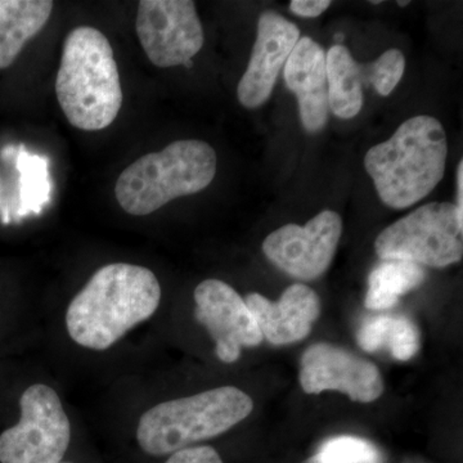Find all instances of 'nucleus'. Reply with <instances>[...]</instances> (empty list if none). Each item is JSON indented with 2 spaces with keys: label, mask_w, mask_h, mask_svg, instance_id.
<instances>
[{
  "label": "nucleus",
  "mask_w": 463,
  "mask_h": 463,
  "mask_svg": "<svg viewBox=\"0 0 463 463\" xmlns=\"http://www.w3.org/2000/svg\"><path fill=\"white\" fill-rule=\"evenodd\" d=\"M160 300V283L152 270L136 264L105 265L70 303L67 331L79 345L106 350L151 318Z\"/></svg>",
  "instance_id": "f257e3e1"
},
{
  "label": "nucleus",
  "mask_w": 463,
  "mask_h": 463,
  "mask_svg": "<svg viewBox=\"0 0 463 463\" xmlns=\"http://www.w3.org/2000/svg\"><path fill=\"white\" fill-rule=\"evenodd\" d=\"M447 134L432 116L408 118L392 138L365 154L364 166L381 201L407 209L434 191L446 173Z\"/></svg>",
  "instance_id": "f03ea898"
},
{
  "label": "nucleus",
  "mask_w": 463,
  "mask_h": 463,
  "mask_svg": "<svg viewBox=\"0 0 463 463\" xmlns=\"http://www.w3.org/2000/svg\"><path fill=\"white\" fill-rule=\"evenodd\" d=\"M54 88L63 114L76 129L97 132L114 123L123 106V90L105 33L79 26L67 35Z\"/></svg>",
  "instance_id": "7ed1b4c3"
},
{
  "label": "nucleus",
  "mask_w": 463,
  "mask_h": 463,
  "mask_svg": "<svg viewBox=\"0 0 463 463\" xmlns=\"http://www.w3.org/2000/svg\"><path fill=\"white\" fill-rule=\"evenodd\" d=\"M218 158L209 143L182 139L134 161L116 182L118 205L128 214L145 216L170 201L199 194L215 178Z\"/></svg>",
  "instance_id": "20e7f679"
},
{
  "label": "nucleus",
  "mask_w": 463,
  "mask_h": 463,
  "mask_svg": "<svg viewBox=\"0 0 463 463\" xmlns=\"http://www.w3.org/2000/svg\"><path fill=\"white\" fill-rule=\"evenodd\" d=\"M252 410V399L234 386L207 390L148 410L139 420L137 440L149 456H170L223 434Z\"/></svg>",
  "instance_id": "39448f33"
},
{
  "label": "nucleus",
  "mask_w": 463,
  "mask_h": 463,
  "mask_svg": "<svg viewBox=\"0 0 463 463\" xmlns=\"http://www.w3.org/2000/svg\"><path fill=\"white\" fill-rule=\"evenodd\" d=\"M462 221L455 203H428L381 232L374 250L383 260L446 268L463 257Z\"/></svg>",
  "instance_id": "423d86ee"
},
{
  "label": "nucleus",
  "mask_w": 463,
  "mask_h": 463,
  "mask_svg": "<svg viewBox=\"0 0 463 463\" xmlns=\"http://www.w3.org/2000/svg\"><path fill=\"white\" fill-rule=\"evenodd\" d=\"M21 419L0 435V463H61L71 440V425L61 399L36 383L20 399Z\"/></svg>",
  "instance_id": "0eeeda50"
},
{
  "label": "nucleus",
  "mask_w": 463,
  "mask_h": 463,
  "mask_svg": "<svg viewBox=\"0 0 463 463\" xmlns=\"http://www.w3.org/2000/svg\"><path fill=\"white\" fill-rule=\"evenodd\" d=\"M136 29L146 56L161 69L190 62L205 41L191 0H142Z\"/></svg>",
  "instance_id": "6e6552de"
},
{
  "label": "nucleus",
  "mask_w": 463,
  "mask_h": 463,
  "mask_svg": "<svg viewBox=\"0 0 463 463\" xmlns=\"http://www.w3.org/2000/svg\"><path fill=\"white\" fill-rule=\"evenodd\" d=\"M341 234L343 219L336 212L323 210L304 227L286 224L263 242L265 257L288 276L313 281L328 269Z\"/></svg>",
  "instance_id": "1a4fd4ad"
},
{
  "label": "nucleus",
  "mask_w": 463,
  "mask_h": 463,
  "mask_svg": "<svg viewBox=\"0 0 463 463\" xmlns=\"http://www.w3.org/2000/svg\"><path fill=\"white\" fill-rule=\"evenodd\" d=\"M298 379L307 394L337 390L359 403H371L383 392V376L376 364L331 344L307 347Z\"/></svg>",
  "instance_id": "9d476101"
},
{
  "label": "nucleus",
  "mask_w": 463,
  "mask_h": 463,
  "mask_svg": "<svg viewBox=\"0 0 463 463\" xmlns=\"http://www.w3.org/2000/svg\"><path fill=\"white\" fill-rule=\"evenodd\" d=\"M194 317L215 341L216 356L224 364L239 361L242 347L263 341L245 300L228 283L206 279L194 289Z\"/></svg>",
  "instance_id": "9b49d317"
},
{
  "label": "nucleus",
  "mask_w": 463,
  "mask_h": 463,
  "mask_svg": "<svg viewBox=\"0 0 463 463\" xmlns=\"http://www.w3.org/2000/svg\"><path fill=\"white\" fill-rule=\"evenodd\" d=\"M300 39V30L288 18L268 11L258 23V36L237 96L246 109L264 105L272 94L279 71Z\"/></svg>",
  "instance_id": "f8f14e48"
},
{
  "label": "nucleus",
  "mask_w": 463,
  "mask_h": 463,
  "mask_svg": "<svg viewBox=\"0 0 463 463\" xmlns=\"http://www.w3.org/2000/svg\"><path fill=\"white\" fill-rule=\"evenodd\" d=\"M245 303L263 339L273 345H288L306 339L321 315L318 295L303 283L289 286L279 301L252 292L246 297Z\"/></svg>",
  "instance_id": "ddd939ff"
},
{
  "label": "nucleus",
  "mask_w": 463,
  "mask_h": 463,
  "mask_svg": "<svg viewBox=\"0 0 463 463\" xmlns=\"http://www.w3.org/2000/svg\"><path fill=\"white\" fill-rule=\"evenodd\" d=\"M283 74L288 90L298 97L304 129L319 132L327 124L330 111L326 53L321 45L307 36L298 39Z\"/></svg>",
  "instance_id": "4468645a"
},
{
  "label": "nucleus",
  "mask_w": 463,
  "mask_h": 463,
  "mask_svg": "<svg viewBox=\"0 0 463 463\" xmlns=\"http://www.w3.org/2000/svg\"><path fill=\"white\" fill-rule=\"evenodd\" d=\"M51 0H0V69L16 61L27 42L50 20Z\"/></svg>",
  "instance_id": "2eb2a0df"
},
{
  "label": "nucleus",
  "mask_w": 463,
  "mask_h": 463,
  "mask_svg": "<svg viewBox=\"0 0 463 463\" xmlns=\"http://www.w3.org/2000/svg\"><path fill=\"white\" fill-rule=\"evenodd\" d=\"M328 105L340 118H353L364 108V87L368 85L367 65H361L344 45L335 44L326 54Z\"/></svg>",
  "instance_id": "dca6fc26"
},
{
  "label": "nucleus",
  "mask_w": 463,
  "mask_h": 463,
  "mask_svg": "<svg viewBox=\"0 0 463 463\" xmlns=\"http://www.w3.org/2000/svg\"><path fill=\"white\" fill-rule=\"evenodd\" d=\"M359 346L368 353L388 349L392 358L410 361L420 349V332L407 317L376 316L365 319L356 334Z\"/></svg>",
  "instance_id": "f3484780"
},
{
  "label": "nucleus",
  "mask_w": 463,
  "mask_h": 463,
  "mask_svg": "<svg viewBox=\"0 0 463 463\" xmlns=\"http://www.w3.org/2000/svg\"><path fill=\"white\" fill-rule=\"evenodd\" d=\"M426 279L421 265L403 260H383L368 277L364 304L371 310L394 307L399 298L421 286Z\"/></svg>",
  "instance_id": "a211bd4d"
},
{
  "label": "nucleus",
  "mask_w": 463,
  "mask_h": 463,
  "mask_svg": "<svg viewBox=\"0 0 463 463\" xmlns=\"http://www.w3.org/2000/svg\"><path fill=\"white\" fill-rule=\"evenodd\" d=\"M317 455L327 463H381L380 452L373 444L347 435L325 441Z\"/></svg>",
  "instance_id": "6ab92c4d"
},
{
  "label": "nucleus",
  "mask_w": 463,
  "mask_h": 463,
  "mask_svg": "<svg viewBox=\"0 0 463 463\" xmlns=\"http://www.w3.org/2000/svg\"><path fill=\"white\" fill-rule=\"evenodd\" d=\"M405 70V57L401 51H386L373 63H368V84L373 85L380 96L386 97L394 90Z\"/></svg>",
  "instance_id": "aec40b11"
},
{
  "label": "nucleus",
  "mask_w": 463,
  "mask_h": 463,
  "mask_svg": "<svg viewBox=\"0 0 463 463\" xmlns=\"http://www.w3.org/2000/svg\"><path fill=\"white\" fill-rule=\"evenodd\" d=\"M165 463H223L214 448L190 447L170 455Z\"/></svg>",
  "instance_id": "412c9836"
},
{
  "label": "nucleus",
  "mask_w": 463,
  "mask_h": 463,
  "mask_svg": "<svg viewBox=\"0 0 463 463\" xmlns=\"http://www.w3.org/2000/svg\"><path fill=\"white\" fill-rule=\"evenodd\" d=\"M330 5V0H292L289 3V9L298 16L315 18L321 16Z\"/></svg>",
  "instance_id": "4be33fe9"
},
{
  "label": "nucleus",
  "mask_w": 463,
  "mask_h": 463,
  "mask_svg": "<svg viewBox=\"0 0 463 463\" xmlns=\"http://www.w3.org/2000/svg\"><path fill=\"white\" fill-rule=\"evenodd\" d=\"M457 212L463 218V161H459L457 169Z\"/></svg>",
  "instance_id": "5701e85b"
},
{
  "label": "nucleus",
  "mask_w": 463,
  "mask_h": 463,
  "mask_svg": "<svg viewBox=\"0 0 463 463\" xmlns=\"http://www.w3.org/2000/svg\"><path fill=\"white\" fill-rule=\"evenodd\" d=\"M301 463H327V462L323 461L321 457H319L318 455H316V456L310 457V458H307V461H304Z\"/></svg>",
  "instance_id": "b1692460"
},
{
  "label": "nucleus",
  "mask_w": 463,
  "mask_h": 463,
  "mask_svg": "<svg viewBox=\"0 0 463 463\" xmlns=\"http://www.w3.org/2000/svg\"><path fill=\"white\" fill-rule=\"evenodd\" d=\"M398 5H401V7H405V5H408V2H398Z\"/></svg>",
  "instance_id": "393cba45"
},
{
  "label": "nucleus",
  "mask_w": 463,
  "mask_h": 463,
  "mask_svg": "<svg viewBox=\"0 0 463 463\" xmlns=\"http://www.w3.org/2000/svg\"><path fill=\"white\" fill-rule=\"evenodd\" d=\"M61 463H70V462H61Z\"/></svg>",
  "instance_id": "a878e982"
}]
</instances>
